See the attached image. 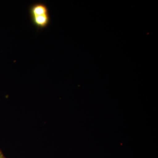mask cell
<instances>
[{"mask_svg": "<svg viewBox=\"0 0 158 158\" xmlns=\"http://www.w3.org/2000/svg\"><path fill=\"white\" fill-rule=\"evenodd\" d=\"M0 158H6L1 150H0Z\"/></svg>", "mask_w": 158, "mask_h": 158, "instance_id": "obj_2", "label": "cell"}, {"mask_svg": "<svg viewBox=\"0 0 158 158\" xmlns=\"http://www.w3.org/2000/svg\"><path fill=\"white\" fill-rule=\"evenodd\" d=\"M31 22L37 30L47 27L51 22V17L47 6L41 2L35 3L29 8Z\"/></svg>", "mask_w": 158, "mask_h": 158, "instance_id": "obj_1", "label": "cell"}]
</instances>
